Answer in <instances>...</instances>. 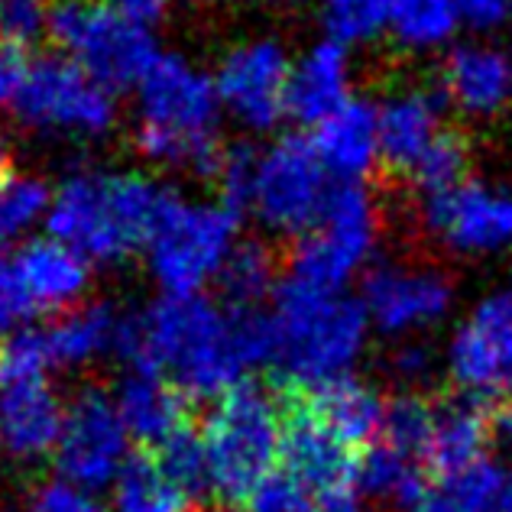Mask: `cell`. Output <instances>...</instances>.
I'll use <instances>...</instances> for the list:
<instances>
[{
	"label": "cell",
	"instance_id": "obj_1",
	"mask_svg": "<svg viewBox=\"0 0 512 512\" xmlns=\"http://www.w3.org/2000/svg\"><path fill=\"white\" fill-rule=\"evenodd\" d=\"M114 350L133 370L166 376L192 399H221L244 373L273 363V315L218 305L205 295H166L117 325Z\"/></svg>",
	"mask_w": 512,
	"mask_h": 512
},
{
	"label": "cell",
	"instance_id": "obj_2",
	"mask_svg": "<svg viewBox=\"0 0 512 512\" xmlns=\"http://www.w3.org/2000/svg\"><path fill=\"white\" fill-rule=\"evenodd\" d=\"M172 192L143 175L75 172L49 208V234L94 263H117L150 244Z\"/></svg>",
	"mask_w": 512,
	"mask_h": 512
},
{
	"label": "cell",
	"instance_id": "obj_3",
	"mask_svg": "<svg viewBox=\"0 0 512 512\" xmlns=\"http://www.w3.org/2000/svg\"><path fill=\"white\" fill-rule=\"evenodd\" d=\"M273 295V367L282 383L289 389H315L347 376L367 341L370 318L363 305L292 276L282 279Z\"/></svg>",
	"mask_w": 512,
	"mask_h": 512
},
{
	"label": "cell",
	"instance_id": "obj_4",
	"mask_svg": "<svg viewBox=\"0 0 512 512\" xmlns=\"http://www.w3.org/2000/svg\"><path fill=\"white\" fill-rule=\"evenodd\" d=\"M140 150L159 166L214 175L221 166V98L208 75L179 56H159L140 78Z\"/></svg>",
	"mask_w": 512,
	"mask_h": 512
},
{
	"label": "cell",
	"instance_id": "obj_5",
	"mask_svg": "<svg viewBox=\"0 0 512 512\" xmlns=\"http://www.w3.org/2000/svg\"><path fill=\"white\" fill-rule=\"evenodd\" d=\"M286 402L260 383H240L208 412L205 438L211 490L227 503H250L260 483L282 461Z\"/></svg>",
	"mask_w": 512,
	"mask_h": 512
},
{
	"label": "cell",
	"instance_id": "obj_6",
	"mask_svg": "<svg viewBox=\"0 0 512 512\" xmlns=\"http://www.w3.org/2000/svg\"><path fill=\"white\" fill-rule=\"evenodd\" d=\"M237 240V211L227 205H188L172 198L150 237V269L166 295H198L221 276Z\"/></svg>",
	"mask_w": 512,
	"mask_h": 512
},
{
	"label": "cell",
	"instance_id": "obj_7",
	"mask_svg": "<svg viewBox=\"0 0 512 512\" xmlns=\"http://www.w3.org/2000/svg\"><path fill=\"white\" fill-rule=\"evenodd\" d=\"M49 36L75 65L111 91L140 85L159 59L150 30L127 23L107 0H62L52 7Z\"/></svg>",
	"mask_w": 512,
	"mask_h": 512
},
{
	"label": "cell",
	"instance_id": "obj_8",
	"mask_svg": "<svg viewBox=\"0 0 512 512\" xmlns=\"http://www.w3.org/2000/svg\"><path fill=\"white\" fill-rule=\"evenodd\" d=\"M380 234L373 195L360 182H338L321 221L292 250L289 276L308 286L341 292V286L367 263Z\"/></svg>",
	"mask_w": 512,
	"mask_h": 512
},
{
	"label": "cell",
	"instance_id": "obj_9",
	"mask_svg": "<svg viewBox=\"0 0 512 512\" xmlns=\"http://www.w3.org/2000/svg\"><path fill=\"white\" fill-rule=\"evenodd\" d=\"M334 192L331 172L305 137H282L256 159L250 211L276 234H308Z\"/></svg>",
	"mask_w": 512,
	"mask_h": 512
},
{
	"label": "cell",
	"instance_id": "obj_10",
	"mask_svg": "<svg viewBox=\"0 0 512 512\" xmlns=\"http://www.w3.org/2000/svg\"><path fill=\"white\" fill-rule=\"evenodd\" d=\"M279 467L312 493L318 512H360V451L318 422L299 393H289L286 399Z\"/></svg>",
	"mask_w": 512,
	"mask_h": 512
},
{
	"label": "cell",
	"instance_id": "obj_11",
	"mask_svg": "<svg viewBox=\"0 0 512 512\" xmlns=\"http://www.w3.org/2000/svg\"><path fill=\"white\" fill-rule=\"evenodd\" d=\"M17 114L30 127L52 133L98 137L114 124V94L69 56H49L30 65L17 98Z\"/></svg>",
	"mask_w": 512,
	"mask_h": 512
},
{
	"label": "cell",
	"instance_id": "obj_12",
	"mask_svg": "<svg viewBox=\"0 0 512 512\" xmlns=\"http://www.w3.org/2000/svg\"><path fill=\"white\" fill-rule=\"evenodd\" d=\"M130 428L117 409V399L101 389L78 393L65 409L56 464L65 480L85 490H101L120 477L130 461Z\"/></svg>",
	"mask_w": 512,
	"mask_h": 512
},
{
	"label": "cell",
	"instance_id": "obj_13",
	"mask_svg": "<svg viewBox=\"0 0 512 512\" xmlns=\"http://www.w3.org/2000/svg\"><path fill=\"white\" fill-rule=\"evenodd\" d=\"M448 376L457 396L500 402L512 393V292L483 299L451 338Z\"/></svg>",
	"mask_w": 512,
	"mask_h": 512
},
{
	"label": "cell",
	"instance_id": "obj_14",
	"mask_svg": "<svg viewBox=\"0 0 512 512\" xmlns=\"http://www.w3.org/2000/svg\"><path fill=\"white\" fill-rule=\"evenodd\" d=\"M422 221L457 253H493L512 244V195L483 182H464L422 198Z\"/></svg>",
	"mask_w": 512,
	"mask_h": 512
},
{
	"label": "cell",
	"instance_id": "obj_15",
	"mask_svg": "<svg viewBox=\"0 0 512 512\" xmlns=\"http://www.w3.org/2000/svg\"><path fill=\"white\" fill-rule=\"evenodd\" d=\"M292 65L276 43H247L221 62L214 88L221 107L250 130H273L286 114Z\"/></svg>",
	"mask_w": 512,
	"mask_h": 512
},
{
	"label": "cell",
	"instance_id": "obj_16",
	"mask_svg": "<svg viewBox=\"0 0 512 512\" xmlns=\"http://www.w3.org/2000/svg\"><path fill=\"white\" fill-rule=\"evenodd\" d=\"M363 312L386 334L435 325L451 308V282L435 266L383 263L363 279Z\"/></svg>",
	"mask_w": 512,
	"mask_h": 512
},
{
	"label": "cell",
	"instance_id": "obj_17",
	"mask_svg": "<svg viewBox=\"0 0 512 512\" xmlns=\"http://www.w3.org/2000/svg\"><path fill=\"white\" fill-rule=\"evenodd\" d=\"M65 406L46 380L4 383L0 389V448L17 461H39L59 448Z\"/></svg>",
	"mask_w": 512,
	"mask_h": 512
},
{
	"label": "cell",
	"instance_id": "obj_18",
	"mask_svg": "<svg viewBox=\"0 0 512 512\" xmlns=\"http://www.w3.org/2000/svg\"><path fill=\"white\" fill-rule=\"evenodd\" d=\"M444 91L428 88H406L396 91L376 107L380 114V163L389 172L412 175L428 146L438 140L444 130L441 124Z\"/></svg>",
	"mask_w": 512,
	"mask_h": 512
},
{
	"label": "cell",
	"instance_id": "obj_19",
	"mask_svg": "<svg viewBox=\"0 0 512 512\" xmlns=\"http://www.w3.org/2000/svg\"><path fill=\"white\" fill-rule=\"evenodd\" d=\"M444 101L470 117H493L512 101V62L493 46H457L441 69Z\"/></svg>",
	"mask_w": 512,
	"mask_h": 512
},
{
	"label": "cell",
	"instance_id": "obj_20",
	"mask_svg": "<svg viewBox=\"0 0 512 512\" xmlns=\"http://www.w3.org/2000/svg\"><path fill=\"white\" fill-rule=\"evenodd\" d=\"M289 393H299L305 406L318 415V422H325L354 451L370 448L383 435L389 402H383V396L357 376L347 373L315 389H289Z\"/></svg>",
	"mask_w": 512,
	"mask_h": 512
},
{
	"label": "cell",
	"instance_id": "obj_21",
	"mask_svg": "<svg viewBox=\"0 0 512 512\" xmlns=\"http://www.w3.org/2000/svg\"><path fill=\"white\" fill-rule=\"evenodd\" d=\"M490 435H493V412H487L483 402L467 396L438 402L435 431H431L425 451L428 477L441 480L487 461Z\"/></svg>",
	"mask_w": 512,
	"mask_h": 512
},
{
	"label": "cell",
	"instance_id": "obj_22",
	"mask_svg": "<svg viewBox=\"0 0 512 512\" xmlns=\"http://www.w3.org/2000/svg\"><path fill=\"white\" fill-rule=\"evenodd\" d=\"M312 143L331 175L341 182H360L380 163V114L367 101H347L315 127Z\"/></svg>",
	"mask_w": 512,
	"mask_h": 512
},
{
	"label": "cell",
	"instance_id": "obj_23",
	"mask_svg": "<svg viewBox=\"0 0 512 512\" xmlns=\"http://www.w3.org/2000/svg\"><path fill=\"white\" fill-rule=\"evenodd\" d=\"M350 101V65L347 52L338 43H321L295 65L289 75L286 114L299 124L318 127L334 111Z\"/></svg>",
	"mask_w": 512,
	"mask_h": 512
},
{
	"label": "cell",
	"instance_id": "obj_24",
	"mask_svg": "<svg viewBox=\"0 0 512 512\" xmlns=\"http://www.w3.org/2000/svg\"><path fill=\"white\" fill-rule=\"evenodd\" d=\"M185 399L188 396L179 386H172L166 376L150 370H133L117 389V409L130 428V438L153 444V448L188 425Z\"/></svg>",
	"mask_w": 512,
	"mask_h": 512
},
{
	"label": "cell",
	"instance_id": "obj_25",
	"mask_svg": "<svg viewBox=\"0 0 512 512\" xmlns=\"http://www.w3.org/2000/svg\"><path fill=\"white\" fill-rule=\"evenodd\" d=\"M36 308H69L88 289V260L62 240H33L13 260Z\"/></svg>",
	"mask_w": 512,
	"mask_h": 512
},
{
	"label": "cell",
	"instance_id": "obj_26",
	"mask_svg": "<svg viewBox=\"0 0 512 512\" xmlns=\"http://www.w3.org/2000/svg\"><path fill=\"white\" fill-rule=\"evenodd\" d=\"M428 470L422 461L396 451L393 444L373 441L360 451V490L376 500H389L406 512L428 490Z\"/></svg>",
	"mask_w": 512,
	"mask_h": 512
},
{
	"label": "cell",
	"instance_id": "obj_27",
	"mask_svg": "<svg viewBox=\"0 0 512 512\" xmlns=\"http://www.w3.org/2000/svg\"><path fill=\"white\" fill-rule=\"evenodd\" d=\"M120 315L107 305H88L62 315L56 325L46 328L52 367H82V363L114 350Z\"/></svg>",
	"mask_w": 512,
	"mask_h": 512
},
{
	"label": "cell",
	"instance_id": "obj_28",
	"mask_svg": "<svg viewBox=\"0 0 512 512\" xmlns=\"http://www.w3.org/2000/svg\"><path fill=\"white\" fill-rule=\"evenodd\" d=\"M195 500L175 483L153 454L130 457L114 480V512H192Z\"/></svg>",
	"mask_w": 512,
	"mask_h": 512
},
{
	"label": "cell",
	"instance_id": "obj_29",
	"mask_svg": "<svg viewBox=\"0 0 512 512\" xmlns=\"http://www.w3.org/2000/svg\"><path fill=\"white\" fill-rule=\"evenodd\" d=\"M503 487V474L496 464L480 461L461 474L431 480L428 490L406 512H490Z\"/></svg>",
	"mask_w": 512,
	"mask_h": 512
},
{
	"label": "cell",
	"instance_id": "obj_30",
	"mask_svg": "<svg viewBox=\"0 0 512 512\" xmlns=\"http://www.w3.org/2000/svg\"><path fill=\"white\" fill-rule=\"evenodd\" d=\"M461 20L457 0H389V33L412 52L444 46Z\"/></svg>",
	"mask_w": 512,
	"mask_h": 512
},
{
	"label": "cell",
	"instance_id": "obj_31",
	"mask_svg": "<svg viewBox=\"0 0 512 512\" xmlns=\"http://www.w3.org/2000/svg\"><path fill=\"white\" fill-rule=\"evenodd\" d=\"M221 289L227 295V305L234 308H260L269 292L279 289L276 282V256L260 240L237 244L231 260L221 269Z\"/></svg>",
	"mask_w": 512,
	"mask_h": 512
},
{
	"label": "cell",
	"instance_id": "obj_32",
	"mask_svg": "<svg viewBox=\"0 0 512 512\" xmlns=\"http://www.w3.org/2000/svg\"><path fill=\"white\" fill-rule=\"evenodd\" d=\"M470 156H474V146H470L467 133L457 127H444L438 140L428 146V153L419 159V166L412 169V185L419 188L422 198L451 192V188L467 182Z\"/></svg>",
	"mask_w": 512,
	"mask_h": 512
},
{
	"label": "cell",
	"instance_id": "obj_33",
	"mask_svg": "<svg viewBox=\"0 0 512 512\" xmlns=\"http://www.w3.org/2000/svg\"><path fill=\"white\" fill-rule=\"evenodd\" d=\"M435 415H438V402H431L428 396L419 393H402L386 406L380 441L393 444L396 451L425 464L431 431H435Z\"/></svg>",
	"mask_w": 512,
	"mask_h": 512
},
{
	"label": "cell",
	"instance_id": "obj_34",
	"mask_svg": "<svg viewBox=\"0 0 512 512\" xmlns=\"http://www.w3.org/2000/svg\"><path fill=\"white\" fill-rule=\"evenodd\" d=\"M153 457L195 503L211 490V467H208V451L201 431L185 425L182 431H175L172 438L159 444V448H153Z\"/></svg>",
	"mask_w": 512,
	"mask_h": 512
},
{
	"label": "cell",
	"instance_id": "obj_35",
	"mask_svg": "<svg viewBox=\"0 0 512 512\" xmlns=\"http://www.w3.org/2000/svg\"><path fill=\"white\" fill-rule=\"evenodd\" d=\"M321 23L338 46L370 43L389 30V0H321Z\"/></svg>",
	"mask_w": 512,
	"mask_h": 512
},
{
	"label": "cell",
	"instance_id": "obj_36",
	"mask_svg": "<svg viewBox=\"0 0 512 512\" xmlns=\"http://www.w3.org/2000/svg\"><path fill=\"white\" fill-rule=\"evenodd\" d=\"M52 367L46 331L23 328L10 334L0 347V383H26V380H43V373Z\"/></svg>",
	"mask_w": 512,
	"mask_h": 512
},
{
	"label": "cell",
	"instance_id": "obj_37",
	"mask_svg": "<svg viewBox=\"0 0 512 512\" xmlns=\"http://www.w3.org/2000/svg\"><path fill=\"white\" fill-rule=\"evenodd\" d=\"M52 7L46 0H0V43L26 49L49 33Z\"/></svg>",
	"mask_w": 512,
	"mask_h": 512
},
{
	"label": "cell",
	"instance_id": "obj_38",
	"mask_svg": "<svg viewBox=\"0 0 512 512\" xmlns=\"http://www.w3.org/2000/svg\"><path fill=\"white\" fill-rule=\"evenodd\" d=\"M256 159L260 153L247 150V146H234L224 150L221 166H218V185H221V205L240 211H250V195H253V175H256Z\"/></svg>",
	"mask_w": 512,
	"mask_h": 512
},
{
	"label": "cell",
	"instance_id": "obj_39",
	"mask_svg": "<svg viewBox=\"0 0 512 512\" xmlns=\"http://www.w3.org/2000/svg\"><path fill=\"white\" fill-rule=\"evenodd\" d=\"M250 512H318V506L299 480L276 467L250 496Z\"/></svg>",
	"mask_w": 512,
	"mask_h": 512
},
{
	"label": "cell",
	"instance_id": "obj_40",
	"mask_svg": "<svg viewBox=\"0 0 512 512\" xmlns=\"http://www.w3.org/2000/svg\"><path fill=\"white\" fill-rule=\"evenodd\" d=\"M39 312L33 295L26 292L17 266L0 260V334H17L30 328V318Z\"/></svg>",
	"mask_w": 512,
	"mask_h": 512
},
{
	"label": "cell",
	"instance_id": "obj_41",
	"mask_svg": "<svg viewBox=\"0 0 512 512\" xmlns=\"http://www.w3.org/2000/svg\"><path fill=\"white\" fill-rule=\"evenodd\" d=\"M30 512H104V509L94 500L91 490L59 477V480L43 483V487L33 493Z\"/></svg>",
	"mask_w": 512,
	"mask_h": 512
},
{
	"label": "cell",
	"instance_id": "obj_42",
	"mask_svg": "<svg viewBox=\"0 0 512 512\" xmlns=\"http://www.w3.org/2000/svg\"><path fill=\"white\" fill-rule=\"evenodd\" d=\"M30 59L26 52L17 46L0 43V107H13L20 98V91L26 85V75H30Z\"/></svg>",
	"mask_w": 512,
	"mask_h": 512
},
{
	"label": "cell",
	"instance_id": "obj_43",
	"mask_svg": "<svg viewBox=\"0 0 512 512\" xmlns=\"http://www.w3.org/2000/svg\"><path fill=\"white\" fill-rule=\"evenodd\" d=\"M457 4H461L464 23L477 26V30H496L512 13V0H457Z\"/></svg>",
	"mask_w": 512,
	"mask_h": 512
},
{
	"label": "cell",
	"instance_id": "obj_44",
	"mask_svg": "<svg viewBox=\"0 0 512 512\" xmlns=\"http://www.w3.org/2000/svg\"><path fill=\"white\" fill-rule=\"evenodd\" d=\"M107 4H111L127 23L140 26V30H150L153 23L163 20L169 0H107Z\"/></svg>",
	"mask_w": 512,
	"mask_h": 512
},
{
	"label": "cell",
	"instance_id": "obj_45",
	"mask_svg": "<svg viewBox=\"0 0 512 512\" xmlns=\"http://www.w3.org/2000/svg\"><path fill=\"white\" fill-rule=\"evenodd\" d=\"M393 370H396V376H402V380L419 383V380H425V373L431 370V354L422 344H409V347H402L399 354L393 357Z\"/></svg>",
	"mask_w": 512,
	"mask_h": 512
},
{
	"label": "cell",
	"instance_id": "obj_46",
	"mask_svg": "<svg viewBox=\"0 0 512 512\" xmlns=\"http://www.w3.org/2000/svg\"><path fill=\"white\" fill-rule=\"evenodd\" d=\"M493 435L512 441V393L496 402V409H493Z\"/></svg>",
	"mask_w": 512,
	"mask_h": 512
},
{
	"label": "cell",
	"instance_id": "obj_47",
	"mask_svg": "<svg viewBox=\"0 0 512 512\" xmlns=\"http://www.w3.org/2000/svg\"><path fill=\"white\" fill-rule=\"evenodd\" d=\"M493 512H512V474L503 477V487H500V496H496Z\"/></svg>",
	"mask_w": 512,
	"mask_h": 512
},
{
	"label": "cell",
	"instance_id": "obj_48",
	"mask_svg": "<svg viewBox=\"0 0 512 512\" xmlns=\"http://www.w3.org/2000/svg\"><path fill=\"white\" fill-rule=\"evenodd\" d=\"M4 163H7V146L0 140V175H4Z\"/></svg>",
	"mask_w": 512,
	"mask_h": 512
},
{
	"label": "cell",
	"instance_id": "obj_49",
	"mask_svg": "<svg viewBox=\"0 0 512 512\" xmlns=\"http://www.w3.org/2000/svg\"><path fill=\"white\" fill-rule=\"evenodd\" d=\"M0 260H4V256H0Z\"/></svg>",
	"mask_w": 512,
	"mask_h": 512
},
{
	"label": "cell",
	"instance_id": "obj_50",
	"mask_svg": "<svg viewBox=\"0 0 512 512\" xmlns=\"http://www.w3.org/2000/svg\"><path fill=\"white\" fill-rule=\"evenodd\" d=\"M0 179H4V175H0Z\"/></svg>",
	"mask_w": 512,
	"mask_h": 512
}]
</instances>
